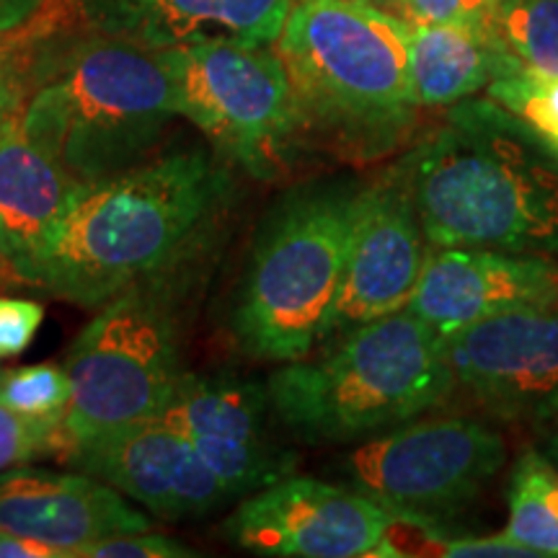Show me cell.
<instances>
[{
	"instance_id": "6da1fadb",
	"label": "cell",
	"mask_w": 558,
	"mask_h": 558,
	"mask_svg": "<svg viewBox=\"0 0 558 558\" xmlns=\"http://www.w3.org/2000/svg\"><path fill=\"white\" fill-rule=\"evenodd\" d=\"M230 199V179L205 150L143 160L81 184L21 282L81 308L199 256Z\"/></svg>"
},
{
	"instance_id": "7a4b0ae2",
	"label": "cell",
	"mask_w": 558,
	"mask_h": 558,
	"mask_svg": "<svg viewBox=\"0 0 558 558\" xmlns=\"http://www.w3.org/2000/svg\"><path fill=\"white\" fill-rule=\"evenodd\" d=\"M396 179L429 246L558 256V153L505 107L460 104Z\"/></svg>"
},
{
	"instance_id": "3957f363",
	"label": "cell",
	"mask_w": 558,
	"mask_h": 558,
	"mask_svg": "<svg viewBox=\"0 0 558 558\" xmlns=\"http://www.w3.org/2000/svg\"><path fill=\"white\" fill-rule=\"evenodd\" d=\"M173 117L160 50L96 32L34 60L19 107L21 130L78 184L143 163Z\"/></svg>"
},
{
	"instance_id": "277c9868",
	"label": "cell",
	"mask_w": 558,
	"mask_h": 558,
	"mask_svg": "<svg viewBox=\"0 0 558 558\" xmlns=\"http://www.w3.org/2000/svg\"><path fill=\"white\" fill-rule=\"evenodd\" d=\"M456 388L442 333L411 311L341 331L267 380L277 422L308 445L362 442L437 409Z\"/></svg>"
},
{
	"instance_id": "5b68a950",
	"label": "cell",
	"mask_w": 558,
	"mask_h": 558,
	"mask_svg": "<svg viewBox=\"0 0 558 558\" xmlns=\"http://www.w3.org/2000/svg\"><path fill=\"white\" fill-rule=\"evenodd\" d=\"M411 26L365 0H295L275 50L288 68L303 130L352 150L390 148L418 107Z\"/></svg>"
},
{
	"instance_id": "8992f818",
	"label": "cell",
	"mask_w": 558,
	"mask_h": 558,
	"mask_svg": "<svg viewBox=\"0 0 558 558\" xmlns=\"http://www.w3.org/2000/svg\"><path fill=\"white\" fill-rule=\"evenodd\" d=\"M360 186H298L277 202L251 248L230 329L256 360L295 362L329 337Z\"/></svg>"
},
{
	"instance_id": "52a82bcc",
	"label": "cell",
	"mask_w": 558,
	"mask_h": 558,
	"mask_svg": "<svg viewBox=\"0 0 558 558\" xmlns=\"http://www.w3.org/2000/svg\"><path fill=\"white\" fill-rule=\"evenodd\" d=\"M186 269L190 264L117 292L75 337L65 360L73 386L62 422L68 445L150 422L169 407L186 375L181 360Z\"/></svg>"
},
{
	"instance_id": "ba28073f",
	"label": "cell",
	"mask_w": 558,
	"mask_h": 558,
	"mask_svg": "<svg viewBox=\"0 0 558 558\" xmlns=\"http://www.w3.org/2000/svg\"><path fill=\"white\" fill-rule=\"evenodd\" d=\"M186 117L222 158L271 179L290 140L303 130L288 68L269 45L205 39L160 50Z\"/></svg>"
},
{
	"instance_id": "9c48e42d",
	"label": "cell",
	"mask_w": 558,
	"mask_h": 558,
	"mask_svg": "<svg viewBox=\"0 0 558 558\" xmlns=\"http://www.w3.org/2000/svg\"><path fill=\"white\" fill-rule=\"evenodd\" d=\"M507 445L473 418H427L362 439L339 458L347 486L399 520L432 525L465 507L501 471Z\"/></svg>"
},
{
	"instance_id": "30bf717a",
	"label": "cell",
	"mask_w": 558,
	"mask_h": 558,
	"mask_svg": "<svg viewBox=\"0 0 558 558\" xmlns=\"http://www.w3.org/2000/svg\"><path fill=\"white\" fill-rule=\"evenodd\" d=\"M396 520L354 488L290 473L248 494L226 535L256 556L360 558L380 556Z\"/></svg>"
},
{
	"instance_id": "8fae6325",
	"label": "cell",
	"mask_w": 558,
	"mask_h": 558,
	"mask_svg": "<svg viewBox=\"0 0 558 558\" xmlns=\"http://www.w3.org/2000/svg\"><path fill=\"white\" fill-rule=\"evenodd\" d=\"M442 339L456 383L494 416H558V305L499 313Z\"/></svg>"
},
{
	"instance_id": "7c38bea8",
	"label": "cell",
	"mask_w": 558,
	"mask_h": 558,
	"mask_svg": "<svg viewBox=\"0 0 558 558\" xmlns=\"http://www.w3.org/2000/svg\"><path fill=\"white\" fill-rule=\"evenodd\" d=\"M269 390L233 373L181 378L158 418L184 435L230 499L290 476L295 456L269 432Z\"/></svg>"
},
{
	"instance_id": "4fadbf2b",
	"label": "cell",
	"mask_w": 558,
	"mask_h": 558,
	"mask_svg": "<svg viewBox=\"0 0 558 558\" xmlns=\"http://www.w3.org/2000/svg\"><path fill=\"white\" fill-rule=\"evenodd\" d=\"M65 458L160 520L205 518L230 501L190 439L160 418L70 442Z\"/></svg>"
},
{
	"instance_id": "5bb4252c",
	"label": "cell",
	"mask_w": 558,
	"mask_h": 558,
	"mask_svg": "<svg viewBox=\"0 0 558 558\" xmlns=\"http://www.w3.org/2000/svg\"><path fill=\"white\" fill-rule=\"evenodd\" d=\"M427 254L414 202L396 173L362 190L329 337L407 308Z\"/></svg>"
},
{
	"instance_id": "9a60e30c",
	"label": "cell",
	"mask_w": 558,
	"mask_h": 558,
	"mask_svg": "<svg viewBox=\"0 0 558 558\" xmlns=\"http://www.w3.org/2000/svg\"><path fill=\"white\" fill-rule=\"evenodd\" d=\"M558 305V262L497 248L450 246L427 254L407 311L437 333L520 308Z\"/></svg>"
},
{
	"instance_id": "2e32d148",
	"label": "cell",
	"mask_w": 558,
	"mask_h": 558,
	"mask_svg": "<svg viewBox=\"0 0 558 558\" xmlns=\"http://www.w3.org/2000/svg\"><path fill=\"white\" fill-rule=\"evenodd\" d=\"M0 527L78 558L111 535L150 530V520L90 473L16 465L0 473Z\"/></svg>"
},
{
	"instance_id": "e0dca14e",
	"label": "cell",
	"mask_w": 558,
	"mask_h": 558,
	"mask_svg": "<svg viewBox=\"0 0 558 558\" xmlns=\"http://www.w3.org/2000/svg\"><path fill=\"white\" fill-rule=\"evenodd\" d=\"M90 32L169 50L205 39L275 45L295 0H68Z\"/></svg>"
},
{
	"instance_id": "ac0fdd59",
	"label": "cell",
	"mask_w": 558,
	"mask_h": 558,
	"mask_svg": "<svg viewBox=\"0 0 558 558\" xmlns=\"http://www.w3.org/2000/svg\"><path fill=\"white\" fill-rule=\"evenodd\" d=\"M78 186L21 130L19 109L11 111L0 124V254L19 282Z\"/></svg>"
},
{
	"instance_id": "d6986e66",
	"label": "cell",
	"mask_w": 558,
	"mask_h": 558,
	"mask_svg": "<svg viewBox=\"0 0 558 558\" xmlns=\"http://www.w3.org/2000/svg\"><path fill=\"white\" fill-rule=\"evenodd\" d=\"M411 86L418 107L465 101L497 78L520 73L488 26L409 24Z\"/></svg>"
},
{
	"instance_id": "ffe728a7",
	"label": "cell",
	"mask_w": 558,
	"mask_h": 558,
	"mask_svg": "<svg viewBox=\"0 0 558 558\" xmlns=\"http://www.w3.org/2000/svg\"><path fill=\"white\" fill-rule=\"evenodd\" d=\"M505 533L538 556H558V469L538 452L514 465Z\"/></svg>"
},
{
	"instance_id": "44dd1931",
	"label": "cell",
	"mask_w": 558,
	"mask_h": 558,
	"mask_svg": "<svg viewBox=\"0 0 558 558\" xmlns=\"http://www.w3.org/2000/svg\"><path fill=\"white\" fill-rule=\"evenodd\" d=\"M486 26L520 73L558 75V0H501Z\"/></svg>"
},
{
	"instance_id": "7402d4cb",
	"label": "cell",
	"mask_w": 558,
	"mask_h": 558,
	"mask_svg": "<svg viewBox=\"0 0 558 558\" xmlns=\"http://www.w3.org/2000/svg\"><path fill=\"white\" fill-rule=\"evenodd\" d=\"M73 386L65 365H41L9 367L0 369V403L16 414L47 422H65Z\"/></svg>"
},
{
	"instance_id": "603a6c76",
	"label": "cell",
	"mask_w": 558,
	"mask_h": 558,
	"mask_svg": "<svg viewBox=\"0 0 558 558\" xmlns=\"http://www.w3.org/2000/svg\"><path fill=\"white\" fill-rule=\"evenodd\" d=\"M488 96L548 143L558 137V75H507L488 86Z\"/></svg>"
},
{
	"instance_id": "cb8c5ba5",
	"label": "cell",
	"mask_w": 558,
	"mask_h": 558,
	"mask_svg": "<svg viewBox=\"0 0 558 558\" xmlns=\"http://www.w3.org/2000/svg\"><path fill=\"white\" fill-rule=\"evenodd\" d=\"M65 432L60 422L16 414L0 403V473L29 465L65 450Z\"/></svg>"
},
{
	"instance_id": "d4e9b609",
	"label": "cell",
	"mask_w": 558,
	"mask_h": 558,
	"mask_svg": "<svg viewBox=\"0 0 558 558\" xmlns=\"http://www.w3.org/2000/svg\"><path fill=\"white\" fill-rule=\"evenodd\" d=\"M409 24L486 26L501 0H396Z\"/></svg>"
},
{
	"instance_id": "484cf974",
	"label": "cell",
	"mask_w": 558,
	"mask_h": 558,
	"mask_svg": "<svg viewBox=\"0 0 558 558\" xmlns=\"http://www.w3.org/2000/svg\"><path fill=\"white\" fill-rule=\"evenodd\" d=\"M83 558H184L194 556L190 546L173 541L169 535H156L150 530L140 533H122L104 538L94 546L81 550Z\"/></svg>"
},
{
	"instance_id": "4316f807",
	"label": "cell",
	"mask_w": 558,
	"mask_h": 558,
	"mask_svg": "<svg viewBox=\"0 0 558 558\" xmlns=\"http://www.w3.org/2000/svg\"><path fill=\"white\" fill-rule=\"evenodd\" d=\"M45 305L29 298L0 295V360L19 357L37 337Z\"/></svg>"
},
{
	"instance_id": "83f0119b",
	"label": "cell",
	"mask_w": 558,
	"mask_h": 558,
	"mask_svg": "<svg viewBox=\"0 0 558 558\" xmlns=\"http://www.w3.org/2000/svg\"><path fill=\"white\" fill-rule=\"evenodd\" d=\"M427 541L424 548L427 554L456 556V558H533L538 556L533 548L522 546L520 541L509 535H492V538H435L432 527H427Z\"/></svg>"
},
{
	"instance_id": "f1b7e54d",
	"label": "cell",
	"mask_w": 558,
	"mask_h": 558,
	"mask_svg": "<svg viewBox=\"0 0 558 558\" xmlns=\"http://www.w3.org/2000/svg\"><path fill=\"white\" fill-rule=\"evenodd\" d=\"M0 558H65L58 548L29 541L0 527Z\"/></svg>"
},
{
	"instance_id": "f546056e",
	"label": "cell",
	"mask_w": 558,
	"mask_h": 558,
	"mask_svg": "<svg viewBox=\"0 0 558 558\" xmlns=\"http://www.w3.org/2000/svg\"><path fill=\"white\" fill-rule=\"evenodd\" d=\"M26 65H19L9 70V73L0 75V124H3L5 117L11 111L21 107V99H24V86H26Z\"/></svg>"
},
{
	"instance_id": "4dcf8cb0",
	"label": "cell",
	"mask_w": 558,
	"mask_h": 558,
	"mask_svg": "<svg viewBox=\"0 0 558 558\" xmlns=\"http://www.w3.org/2000/svg\"><path fill=\"white\" fill-rule=\"evenodd\" d=\"M45 0H0V34L16 32L37 16Z\"/></svg>"
},
{
	"instance_id": "1f68e13d",
	"label": "cell",
	"mask_w": 558,
	"mask_h": 558,
	"mask_svg": "<svg viewBox=\"0 0 558 558\" xmlns=\"http://www.w3.org/2000/svg\"><path fill=\"white\" fill-rule=\"evenodd\" d=\"M32 34H21L9 32V34H0V75L9 73V70L24 65L26 58V47H29Z\"/></svg>"
},
{
	"instance_id": "d6a6232c",
	"label": "cell",
	"mask_w": 558,
	"mask_h": 558,
	"mask_svg": "<svg viewBox=\"0 0 558 558\" xmlns=\"http://www.w3.org/2000/svg\"><path fill=\"white\" fill-rule=\"evenodd\" d=\"M548 456H550V460H554V463L558 465V416H556V429H554V435H550V439H548Z\"/></svg>"
},
{
	"instance_id": "836d02e7",
	"label": "cell",
	"mask_w": 558,
	"mask_h": 558,
	"mask_svg": "<svg viewBox=\"0 0 558 558\" xmlns=\"http://www.w3.org/2000/svg\"><path fill=\"white\" fill-rule=\"evenodd\" d=\"M3 275H11V271H9V267H5L3 254H0V277H3Z\"/></svg>"
},
{
	"instance_id": "e575fe53",
	"label": "cell",
	"mask_w": 558,
	"mask_h": 558,
	"mask_svg": "<svg viewBox=\"0 0 558 558\" xmlns=\"http://www.w3.org/2000/svg\"><path fill=\"white\" fill-rule=\"evenodd\" d=\"M365 3H373V0H365Z\"/></svg>"
}]
</instances>
